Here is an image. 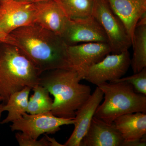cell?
<instances>
[{
	"mask_svg": "<svg viewBox=\"0 0 146 146\" xmlns=\"http://www.w3.org/2000/svg\"><path fill=\"white\" fill-rule=\"evenodd\" d=\"M45 137L48 141L50 146H64V145H61L58 143L54 138H50L48 136H47L46 134H45Z\"/></svg>",
	"mask_w": 146,
	"mask_h": 146,
	"instance_id": "cell-23",
	"label": "cell"
},
{
	"mask_svg": "<svg viewBox=\"0 0 146 146\" xmlns=\"http://www.w3.org/2000/svg\"><path fill=\"white\" fill-rule=\"evenodd\" d=\"M35 4L34 23L61 36L70 18L56 0H48Z\"/></svg>",
	"mask_w": 146,
	"mask_h": 146,
	"instance_id": "cell-13",
	"label": "cell"
},
{
	"mask_svg": "<svg viewBox=\"0 0 146 146\" xmlns=\"http://www.w3.org/2000/svg\"><path fill=\"white\" fill-rule=\"evenodd\" d=\"M113 12L124 26L132 42L136 25L146 15V0H107Z\"/></svg>",
	"mask_w": 146,
	"mask_h": 146,
	"instance_id": "cell-15",
	"label": "cell"
},
{
	"mask_svg": "<svg viewBox=\"0 0 146 146\" xmlns=\"http://www.w3.org/2000/svg\"><path fill=\"white\" fill-rule=\"evenodd\" d=\"M128 50L120 54L107 55L87 69L82 75L83 80L96 85L112 82L122 77L130 66Z\"/></svg>",
	"mask_w": 146,
	"mask_h": 146,
	"instance_id": "cell-6",
	"label": "cell"
},
{
	"mask_svg": "<svg viewBox=\"0 0 146 146\" xmlns=\"http://www.w3.org/2000/svg\"><path fill=\"white\" fill-rule=\"evenodd\" d=\"M12 123L10 126L12 131H21L27 136L37 139L42 134L57 132L60 130L61 126L74 125V119L56 117L51 112L34 115L25 113Z\"/></svg>",
	"mask_w": 146,
	"mask_h": 146,
	"instance_id": "cell-7",
	"label": "cell"
},
{
	"mask_svg": "<svg viewBox=\"0 0 146 146\" xmlns=\"http://www.w3.org/2000/svg\"><path fill=\"white\" fill-rule=\"evenodd\" d=\"M10 34L16 46L41 74L69 68L68 46L59 35L36 23L16 29Z\"/></svg>",
	"mask_w": 146,
	"mask_h": 146,
	"instance_id": "cell-1",
	"label": "cell"
},
{
	"mask_svg": "<svg viewBox=\"0 0 146 146\" xmlns=\"http://www.w3.org/2000/svg\"><path fill=\"white\" fill-rule=\"evenodd\" d=\"M34 3L16 0H0V29L7 34L34 23Z\"/></svg>",
	"mask_w": 146,
	"mask_h": 146,
	"instance_id": "cell-10",
	"label": "cell"
},
{
	"mask_svg": "<svg viewBox=\"0 0 146 146\" xmlns=\"http://www.w3.org/2000/svg\"><path fill=\"white\" fill-rule=\"evenodd\" d=\"M92 16L104 31L112 54H117L128 50L132 46L131 39L121 21L111 9L107 0H95Z\"/></svg>",
	"mask_w": 146,
	"mask_h": 146,
	"instance_id": "cell-5",
	"label": "cell"
},
{
	"mask_svg": "<svg viewBox=\"0 0 146 146\" xmlns=\"http://www.w3.org/2000/svg\"><path fill=\"white\" fill-rule=\"evenodd\" d=\"M15 137L20 146H49V143L46 137L40 140L34 139L22 132L16 133Z\"/></svg>",
	"mask_w": 146,
	"mask_h": 146,
	"instance_id": "cell-21",
	"label": "cell"
},
{
	"mask_svg": "<svg viewBox=\"0 0 146 146\" xmlns=\"http://www.w3.org/2000/svg\"><path fill=\"white\" fill-rule=\"evenodd\" d=\"M16 1H19L21 2H27L32 3H35L41 2L48 1V0H16Z\"/></svg>",
	"mask_w": 146,
	"mask_h": 146,
	"instance_id": "cell-24",
	"label": "cell"
},
{
	"mask_svg": "<svg viewBox=\"0 0 146 146\" xmlns=\"http://www.w3.org/2000/svg\"><path fill=\"white\" fill-rule=\"evenodd\" d=\"M104 98L102 90L97 86L89 98L76 112L74 129L64 146H80L86 134L97 108Z\"/></svg>",
	"mask_w": 146,
	"mask_h": 146,
	"instance_id": "cell-11",
	"label": "cell"
},
{
	"mask_svg": "<svg viewBox=\"0 0 146 146\" xmlns=\"http://www.w3.org/2000/svg\"><path fill=\"white\" fill-rule=\"evenodd\" d=\"M104 94V101L94 117L108 123L121 115L146 112V96L138 94L130 84L124 82H108L97 86Z\"/></svg>",
	"mask_w": 146,
	"mask_h": 146,
	"instance_id": "cell-4",
	"label": "cell"
},
{
	"mask_svg": "<svg viewBox=\"0 0 146 146\" xmlns=\"http://www.w3.org/2000/svg\"><path fill=\"white\" fill-rule=\"evenodd\" d=\"M40 76L39 84L54 97L53 115L65 119H74L77 110L91 95L90 86L80 83L81 76L70 68L48 71Z\"/></svg>",
	"mask_w": 146,
	"mask_h": 146,
	"instance_id": "cell-2",
	"label": "cell"
},
{
	"mask_svg": "<svg viewBox=\"0 0 146 146\" xmlns=\"http://www.w3.org/2000/svg\"><path fill=\"white\" fill-rule=\"evenodd\" d=\"M70 19L92 16L95 0H56Z\"/></svg>",
	"mask_w": 146,
	"mask_h": 146,
	"instance_id": "cell-19",
	"label": "cell"
},
{
	"mask_svg": "<svg viewBox=\"0 0 146 146\" xmlns=\"http://www.w3.org/2000/svg\"><path fill=\"white\" fill-rule=\"evenodd\" d=\"M32 90L33 94L29 100L27 113L34 115L51 112L53 100L48 90L39 84L35 86Z\"/></svg>",
	"mask_w": 146,
	"mask_h": 146,
	"instance_id": "cell-18",
	"label": "cell"
},
{
	"mask_svg": "<svg viewBox=\"0 0 146 146\" xmlns=\"http://www.w3.org/2000/svg\"><path fill=\"white\" fill-rule=\"evenodd\" d=\"M132 46L133 52L130 65L135 74L146 68V15L136 25Z\"/></svg>",
	"mask_w": 146,
	"mask_h": 146,
	"instance_id": "cell-16",
	"label": "cell"
},
{
	"mask_svg": "<svg viewBox=\"0 0 146 146\" xmlns=\"http://www.w3.org/2000/svg\"><path fill=\"white\" fill-rule=\"evenodd\" d=\"M41 75L18 46L0 44V95L3 104L13 93L39 84Z\"/></svg>",
	"mask_w": 146,
	"mask_h": 146,
	"instance_id": "cell-3",
	"label": "cell"
},
{
	"mask_svg": "<svg viewBox=\"0 0 146 146\" xmlns=\"http://www.w3.org/2000/svg\"><path fill=\"white\" fill-rule=\"evenodd\" d=\"M3 101V98H2V97L1 96V95H0V102L2 101Z\"/></svg>",
	"mask_w": 146,
	"mask_h": 146,
	"instance_id": "cell-26",
	"label": "cell"
},
{
	"mask_svg": "<svg viewBox=\"0 0 146 146\" xmlns=\"http://www.w3.org/2000/svg\"><path fill=\"white\" fill-rule=\"evenodd\" d=\"M124 82L130 84L137 93L146 96V68L139 72L135 73L133 75L121 78L112 82Z\"/></svg>",
	"mask_w": 146,
	"mask_h": 146,
	"instance_id": "cell-20",
	"label": "cell"
},
{
	"mask_svg": "<svg viewBox=\"0 0 146 146\" xmlns=\"http://www.w3.org/2000/svg\"><path fill=\"white\" fill-rule=\"evenodd\" d=\"M113 123L124 140L125 146H146V113L122 115L116 118Z\"/></svg>",
	"mask_w": 146,
	"mask_h": 146,
	"instance_id": "cell-12",
	"label": "cell"
},
{
	"mask_svg": "<svg viewBox=\"0 0 146 146\" xmlns=\"http://www.w3.org/2000/svg\"><path fill=\"white\" fill-rule=\"evenodd\" d=\"M61 37L67 46L89 42L108 43L102 27L93 16L70 19Z\"/></svg>",
	"mask_w": 146,
	"mask_h": 146,
	"instance_id": "cell-8",
	"label": "cell"
},
{
	"mask_svg": "<svg viewBox=\"0 0 146 146\" xmlns=\"http://www.w3.org/2000/svg\"><path fill=\"white\" fill-rule=\"evenodd\" d=\"M67 52L69 68L77 72L82 78L88 68L102 60L111 50L108 43L89 42L68 46Z\"/></svg>",
	"mask_w": 146,
	"mask_h": 146,
	"instance_id": "cell-9",
	"label": "cell"
},
{
	"mask_svg": "<svg viewBox=\"0 0 146 146\" xmlns=\"http://www.w3.org/2000/svg\"><path fill=\"white\" fill-rule=\"evenodd\" d=\"M31 90V87L27 86L11 95L3 107L4 111H7L8 115L0 123L12 122L27 113L29 96Z\"/></svg>",
	"mask_w": 146,
	"mask_h": 146,
	"instance_id": "cell-17",
	"label": "cell"
},
{
	"mask_svg": "<svg viewBox=\"0 0 146 146\" xmlns=\"http://www.w3.org/2000/svg\"><path fill=\"white\" fill-rule=\"evenodd\" d=\"M80 146H125V142L114 123L94 117Z\"/></svg>",
	"mask_w": 146,
	"mask_h": 146,
	"instance_id": "cell-14",
	"label": "cell"
},
{
	"mask_svg": "<svg viewBox=\"0 0 146 146\" xmlns=\"http://www.w3.org/2000/svg\"><path fill=\"white\" fill-rule=\"evenodd\" d=\"M4 104H0V120H1V117L2 113L4 112L3 107Z\"/></svg>",
	"mask_w": 146,
	"mask_h": 146,
	"instance_id": "cell-25",
	"label": "cell"
},
{
	"mask_svg": "<svg viewBox=\"0 0 146 146\" xmlns=\"http://www.w3.org/2000/svg\"><path fill=\"white\" fill-rule=\"evenodd\" d=\"M0 44H10L16 45L15 39L10 34H7L0 29Z\"/></svg>",
	"mask_w": 146,
	"mask_h": 146,
	"instance_id": "cell-22",
	"label": "cell"
}]
</instances>
